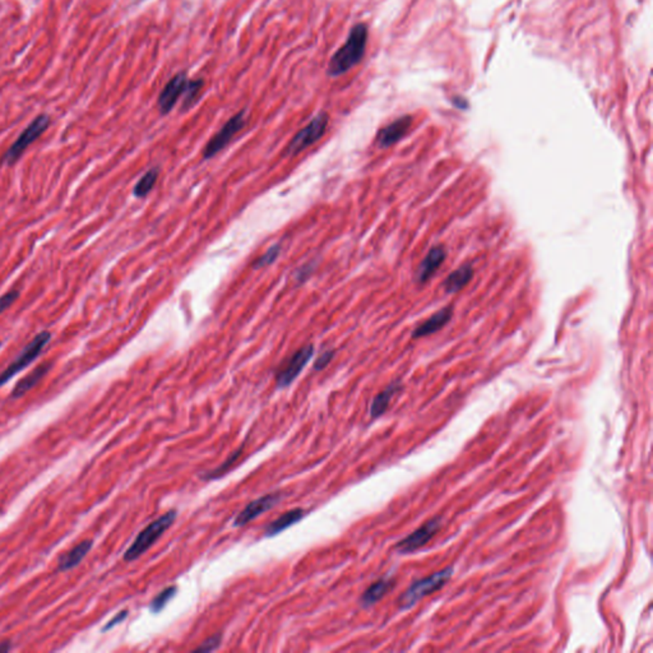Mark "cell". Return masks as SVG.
I'll use <instances>...</instances> for the list:
<instances>
[{"instance_id": "cell-1", "label": "cell", "mask_w": 653, "mask_h": 653, "mask_svg": "<svg viewBox=\"0 0 653 653\" xmlns=\"http://www.w3.org/2000/svg\"><path fill=\"white\" fill-rule=\"evenodd\" d=\"M368 43V27L364 24H359L351 29L346 43L334 53L328 68L326 74L329 77H339L341 74L350 71L360 63L365 54Z\"/></svg>"}, {"instance_id": "cell-2", "label": "cell", "mask_w": 653, "mask_h": 653, "mask_svg": "<svg viewBox=\"0 0 653 653\" xmlns=\"http://www.w3.org/2000/svg\"><path fill=\"white\" fill-rule=\"evenodd\" d=\"M176 517H178L176 510H169L168 513L163 514L160 518L150 523L143 531H140V535L134 540L133 544L130 545L125 551L124 562H134L147 552L148 549H151L152 546L156 544L158 538L163 536L165 531H168L170 527L174 525Z\"/></svg>"}, {"instance_id": "cell-3", "label": "cell", "mask_w": 653, "mask_h": 653, "mask_svg": "<svg viewBox=\"0 0 653 653\" xmlns=\"http://www.w3.org/2000/svg\"><path fill=\"white\" fill-rule=\"evenodd\" d=\"M452 575H453V567H448L441 572H436L434 575L412 583L411 586L407 588V591L399 597V609L401 610L411 609L412 606L416 605L418 601L423 600L425 596L441 590L449 581Z\"/></svg>"}, {"instance_id": "cell-4", "label": "cell", "mask_w": 653, "mask_h": 653, "mask_svg": "<svg viewBox=\"0 0 653 653\" xmlns=\"http://www.w3.org/2000/svg\"><path fill=\"white\" fill-rule=\"evenodd\" d=\"M50 125V118L46 114L37 116L35 120L31 123L29 127L19 134V138L6 150L4 156L1 158V165L11 168L19 163L24 151L30 147L34 142H36L43 135Z\"/></svg>"}, {"instance_id": "cell-5", "label": "cell", "mask_w": 653, "mask_h": 653, "mask_svg": "<svg viewBox=\"0 0 653 653\" xmlns=\"http://www.w3.org/2000/svg\"><path fill=\"white\" fill-rule=\"evenodd\" d=\"M50 339H51V333L48 331H43L36 334L35 339H32L30 344L21 351L19 356L13 360V363L9 364L8 368L0 373V387H3L16 375L34 363L37 357L41 355V352L48 346Z\"/></svg>"}, {"instance_id": "cell-6", "label": "cell", "mask_w": 653, "mask_h": 653, "mask_svg": "<svg viewBox=\"0 0 653 653\" xmlns=\"http://www.w3.org/2000/svg\"><path fill=\"white\" fill-rule=\"evenodd\" d=\"M329 123V116L326 113H319L314 116L307 127L299 130L290 143L284 148V158H294L300 152L305 151L308 147L314 145L326 134Z\"/></svg>"}, {"instance_id": "cell-7", "label": "cell", "mask_w": 653, "mask_h": 653, "mask_svg": "<svg viewBox=\"0 0 653 653\" xmlns=\"http://www.w3.org/2000/svg\"><path fill=\"white\" fill-rule=\"evenodd\" d=\"M245 127V111H240L232 116L230 120L226 121L224 127L218 130L217 133L208 140L205 150H203V160H210L215 158L218 152L222 151L230 140L239 133L242 128Z\"/></svg>"}, {"instance_id": "cell-8", "label": "cell", "mask_w": 653, "mask_h": 653, "mask_svg": "<svg viewBox=\"0 0 653 653\" xmlns=\"http://www.w3.org/2000/svg\"><path fill=\"white\" fill-rule=\"evenodd\" d=\"M314 346H304L303 349L297 350L287 364L284 365V369L279 371L276 376V384L279 388H287L291 386L300 373L303 371L304 368L308 365L310 359L314 355Z\"/></svg>"}, {"instance_id": "cell-9", "label": "cell", "mask_w": 653, "mask_h": 653, "mask_svg": "<svg viewBox=\"0 0 653 653\" xmlns=\"http://www.w3.org/2000/svg\"><path fill=\"white\" fill-rule=\"evenodd\" d=\"M441 528V520L439 518H433L425 525L418 528L415 533L408 535L407 538L401 540L396 549L399 554H408L418 550L423 547V545L428 544L431 538L436 536V533Z\"/></svg>"}, {"instance_id": "cell-10", "label": "cell", "mask_w": 653, "mask_h": 653, "mask_svg": "<svg viewBox=\"0 0 653 653\" xmlns=\"http://www.w3.org/2000/svg\"><path fill=\"white\" fill-rule=\"evenodd\" d=\"M281 499H282L281 493H272V494H267L262 498H258L254 502L249 503L248 505L236 515L234 526H245L249 522L259 517L260 514L266 513L267 510L276 507L281 502Z\"/></svg>"}, {"instance_id": "cell-11", "label": "cell", "mask_w": 653, "mask_h": 653, "mask_svg": "<svg viewBox=\"0 0 653 653\" xmlns=\"http://www.w3.org/2000/svg\"><path fill=\"white\" fill-rule=\"evenodd\" d=\"M187 83V73L182 72L178 73L175 77L170 79L168 85L163 87L158 100V110L163 115L169 114L170 111L174 109V106L178 103V98L184 93Z\"/></svg>"}, {"instance_id": "cell-12", "label": "cell", "mask_w": 653, "mask_h": 653, "mask_svg": "<svg viewBox=\"0 0 653 653\" xmlns=\"http://www.w3.org/2000/svg\"><path fill=\"white\" fill-rule=\"evenodd\" d=\"M411 116L406 115L399 118L397 120H394V123H391L387 127L381 129V132L376 135V143L381 148H388V147L394 145V143H397L399 140H402L405 137L406 133L408 132V129L411 127Z\"/></svg>"}, {"instance_id": "cell-13", "label": "cell", "mask_w": 653, "mask_h": 653, "mask_svg": "<svg viewBox=\"0 0 653 653\" xmlns=\"http://www.w3.org/2000/svg\"><path fill=\"white\" fill-rule=\"evenodd\" d=\"M452 317H453V308L452 307H446V308L441 309L439 312H436V314L431 315L428 321L423 322V324H420L418 328H415L413 332H412V337L413 339H421V337H425V336H429V334L441 331L442 328L447 326L449 321L452 319Z\"/></svg>"}, {"instance_id": "cell-14", "label": "cell", "mask_w": 653, "mask_h": 653, "mask_svg": "<svg viewBox=\"0 0 653 653\" xmlns=\"http://www.w3.org/2000/svg\"><path fill=\"white\" fill-rule=\"evenodd\" d=\"M446 257H447V253L442 245L430 249L429 253L425 255V258L418 266V272H416V279L418 282L421 284L426 282L436 273V269L442 266Z\"/></svg>"}, {"instance_id": "cell-15", "label": "cell", "mask_w": 653, "mask_h": 653, "mask_svg": "<svg viewBox=\"0 0 653 653\" xmlns=\"http://www.w3.org/2000/svg\"><path fill=\"white\" fill-rule=\"evenodd\" d=\"M51 369V363L45 361L40 364L35 369L31 371L30 374L26 375L21 381L13 388L11 399H19L24 397V394H29L32 388L36 387L40 381H43L45 375L48 374Z\"/></svg>"}, {"instance_id": "cell-16", "label": "cell", "mask_w": 653, "mask_h": 653, "mask_svg": "<svg viewBox=\"0 0 653 653\" xmlns=\"http://www.w3.org/2000/svg\"><path fill=\"white\" fill-rule=\"evenodd\" d=\"M92 546H93V543H92L91 540H85V541L76 545L72 550H69L67 554L61 555L59 562H58L56 572H68L71 569L78 567L81 562L87 557V554L91 550Z\"/></svg>"}, {"instance_id": "cell-17", "label": "cell", "mask_w": 653, "mask_h": 653, "mask_svg": "<svg viewBox=\"0 0 653 653\" xmlns=\"http://www.w3.org/2000/svg\"><path fill=\"white\" fill-rule=\"evenodd\" d=\"M305 515V510L302 508L291 509L289 512L282 514L277 520H273L271 525H268L266 528L267 538H272L279 533H284L286 528L297 525L299 520H302Z\"/></svg>"}, {"instance_id": "cell-18", "label": "cell", "mask_w": 653, "mask_h": 653, "mask_svg": "<svg viewBox=\"0 0 653 653\" xmlns=\"http://www.w3.org/2000/svg\"><path fill=\"white\" fill-rule=\"evenodd\" d=\"M399 389H401V383L399 381H394L384 391H381V394H376L370 406V416L373 418H379L387 411L388 406L394 399V394H399Z\"/></svg>"}, {"instance_id": "cell-19", "label": "cell", "mask_w": 653, "mask_h": 653, "mask_svg": "<svg viewBox=\"0 0 653 653\" xmlns=\"http://www.w3.org/2000/svg\"><path fill=\"white\" fill-rule=\"evenodd\" d=\"M473 277V268L470 264L460 267L453 273H451L444 281V290L448 294H454L462 290Z\"/></svg>"}, {"instance_id": "cell-20", "label": "cell", "mask_w": 653, "mask_h": 653, "mask_svg": "<svg viewBox=\"0 0 653 653\" xmlns=\"http://www.w3.org/2000/svg\"><path fill=\"white\" fill-rule=\"evenodd\" d=\"M394 586V581L392 578H389V577L381 578L379 581L373 583V585L364 592L363 596H361V604H363L365 607L374 605L379 600L383 599V597L392 590V587Z\"/></svg>"}, {"instance_id": "cell-21", "label": "cell", "mask_w": 653, "mask_h": 653, "mask_svg": "<svg viewBox=\"0 0 653 653\" xmlns=\"http://www.w3.org/2000/svg\"><path fill=\"white\" fill-rule=\"evenodd\" d=\"M158 174H160V170L158 168L148 170L145 175L140 178L138 182L134 185V197L138 198V200H143L148 194L151 193L152 189L158 182Z\"/></svg>"}, {"instance_id": "cell-22", "label": "cell", "mask_w": 653, "mask_h": 653, "mask_svg": "<svg viewBox=\"0 0 653 653\" xmlns=\"http://www.w3.org/2000/svg\"><path fill=\"white\" fill-rule=\"evenodd\" d=\"M205 87L203 79H193L187 81V87L184 90V101H182V111H187L193 108L197 101L200 100V95Z\"/></svg>"}, {"instance_id": "cell-23", "label": "cell", "mask_w": 653, "mask_h": 653, "mask_svg": "<svg viewBox=\"0 0 653 653\" xmlns=\"http://www.w3.org/2000/svg\"><path fill=\"white\" fill-rule=\"evenodd\" d=\"M242 451H244L242 447L237 448L235 452L231 454V456H229V458L225 461L221 466L216 467V468L212 470L211 472L208 471L206 472V473H203V475H202V480L210 481V480H216V478L224 476L225 473H227V472L230 471L236 462L240 460V456L242 454Z\"/></svg>"}, {"instance_id": "cell-24", "label": "cell", "mask_w": 653, "mask_h": 653, "mask_svg": "<svg viewBox=\"0 0 653 653\" xmlns=\"http://www.w3.org/2000/svg\"><path fill=\"white\" fill-rule=\"evenodd\" d=\"M176 591H178V587L176 586L166 587L165 590L158 593L155 599L152 600L150 610L153 614L161 612L163 610V607L168 605V602L175 597Z\"/></svg>"}, {"instance_id": "cell-25", "label": "cell", "mask_w": 653, "mask_h": 653, "mask_svg": "<svg viewBox=\"0 0 653 653\" xmlns=\"http://www.w3.org/2000/svg\"><path fill=\"white\" fill-rule=\"evenodd\" d=\"M279 253H281V247H279V244L273 245V247H271V248L267 250L264 254L259 257L258 259H255L253 266H252L253 267V269H260V268H264V267L272 264L273 262L279 258Z\"/></svg>"}, {"instance_id": "cell-26", "label": "cell", "mask_w": 653, "mask_h": 653, "mask_svg": "<svg viewBox=\"0 0 653 653\" xmlns=\"http://www.w3.org/2000/svg\"><path fill=\"white\" fill-rule=\"evenodd\" d=\"M221 642H222V634L217 633V634L212 635L210 638H207L206 641L203 642L200 647L195 648L194 651L195 652H211V651H215V649H217L220 647Z\"/></svg>"}, {"instance_id": "cell-27", "label": "cell", "mask_w": 653, "mask_h": 653, "mask_svg": "<svg viewBox=\"0 0 653 653\" xmlns=\"http://www.w3.org/2000/svg\"><path fill=\"white\" fill-rule=\"evenodd\" d=\"M21 292L19 290H11L6 292L4 295L0 297V314H3L6 309L11 308V305L17 302Z\"/></svg>"}, {"instance_id": "cell-28", "label": "cell", "mask_w": 653, "mask_h": 653, "mask_svg": "<svg viewBox=\"0 0 653 653\" xmlns=\"http://www.w3.org/2000/svg\"><path fill=\"white\" fill-rule=\"evenodd\" d=\"M314 269L315 264H313V263H308V264H305L302 268H299L297 273H295V281H297V284H304L312 276V273L314 272Z\"/></svg>"}, {"instance_id": "cell-29", "label": "cell", "mask_w": 653, "mask_h": 653, "mask_svg": "<svg viewBox=\"0 0 653 653\" xmlns=\"http://www.w3.org/2000/svg\"><path fill=\"white\" fill-rule=\"evenodd\" d=\"M333 356H334V351L328 350L326 351V352H323L321 356L318 357V359L315 360V371H319V370L326 369V366L329 365V363L332 361Z\"/></svg>"}, {"instance_id": "cell-30", "label": "cell", "mask_w": 653, "mask_h": 653, "mask_svg": "<svg viewBox=\"0 0 653 653\" xmlns=\"http://www.w3.org/2000/svg\"><path fill=\"white\" fill-rule=\"evenodd\" d=\"M128 617V610H123L120 612H118L115 617H113L111 620H109V623L106 624L103 628V632H108V630L113 629L114 627H116L118 624L123 623L125 619Z\"/></svg>"}, {"instance_id": "cell-31", "label": "cell", "mask_w": 653, "mask_h": 653, "mask_svg": "<svg viewBox=\"0 0 653 653\" xmlns=\"http://www.w3.org/2000/svg\"><path fill=\"white\" fill-rule=\"evenodd\" d=\"M11 647H12V646H11V643H9V642H4V643H1V644H0V652H6V651H9Z\"/></svg>"}, {"instance_id": "cell-32", "label": "cell", "mask_w": 653, "mask_h": 653, "mask_svg": "<svg viewBox=\"0 0 653 653\" xmlns=\"http://www.w3.org/2000/svg\"><path fill=\"white\" fill-rule=\"evenodd\" d=\"M1 346H3V344H1V342H0V349H1Z\"/></svg>"}]
</instances>
